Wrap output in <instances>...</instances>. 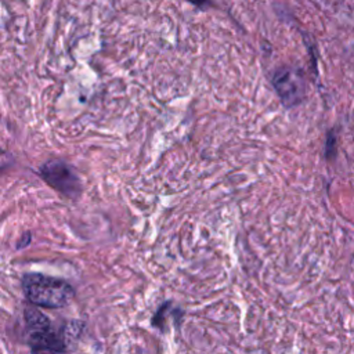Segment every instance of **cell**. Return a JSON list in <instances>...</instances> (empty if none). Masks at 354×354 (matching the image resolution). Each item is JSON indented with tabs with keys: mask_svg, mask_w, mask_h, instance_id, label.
Instances as JSON below:
<instances>
[{
	"mask_svg": "<svg viewBox=\"0 0 354 354\" xmlns=\"http://www.w3.org/2000/svg\"><path fill=\"white\" fill-rule=\"evenodd\" d=\"M272 83L279 98L286 106H293L301 101L304 95V80L299 71L282 68L275 72Z\"/></svg>",
	"mask_w": 354,
	"mask_h": 354,
	"instance_id": "277c9868",
	"label": "cell"
},
{
	"mask_svg": "<svg viewBox=\"0 0 354 354\" xmlns=\"http://www.w3.org/2000/svg\"><path fill=\"white\" fill-rule=\"evenodd\" d=\"M40 177L54 189L68 198H77L82 183L76 170L64 160H50L40 166Z\"/></svg>",
	"mask_w": 354,
	"mask_h": 354,
	"instance_id": "3957f363",
	"label": "cell"
},
{
	"mask_svg": "<svg viewBox=\"0 0 354 354\" xmlns=\"http://www.w3.org/2000/svg\"><path fill=\"white\" fill-rule=\"evenodd\" d=\"M22 289L30 303L46 308L64 307L75 296L73 288L66 281L37 272L24 275Z\"/></svg>",
	"mask_w": 354,
	"mask_h": 354,
	"instance_id": "7a4b0ae2",
	"label": "cell"
},
{
	"mask_svg": "<svg viewBox=\"0 0 354 354\" xmlns=\"http://www.w3.org/2000/svg\"><path fill=\"white\" fill-rule=\"evenodd\" d=\"M188 1H191L192 4H195L198 7H205V6H207L210 3V0H188Z\"/></svg>",
	"mask_w": 354,
	"mask_h": 354,
	"instance_id": "5b68a950",
	"label": "cell"
},
{
	"mask_svg": "<svg viewBox=\"0 0 354 354\" xmlns=\"http://www.w3.org/2000/svg\"><path fill=\"white\" fill-rule=\"evenodd\" d=\"M25 321L33 354H61L68 348V340L77 336L83 324L72 322L64 330H57L50 319L39 310L26 308Z\"/></svg>",
	"mask_w": 354,
	"mask_h": 354,
	"instance_id": "6da1fadb",
	"label": "cell"
}]
</instances>
